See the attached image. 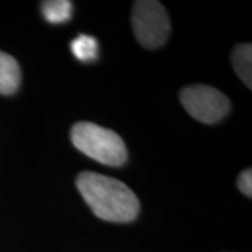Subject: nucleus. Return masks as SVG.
<instances>
[{
  "label": "nucleus",
  "mask_w": 252,
  "mask_h": 252,
  "mask_svg": "<svg viewBox=\"0 0 252 252\" xmlns=\"http://www.w3.org/2000/svg\"><path fill=\"white\" fill-rule=\"evenodd\" d=\"M76 187L95 216L112 223L133 221L140 203L133 190L124 182L98 172L77 175Z\"/></svg>",
  "instance_id": "obj_1"
},
{
  "label": "nucleus",
  "mask_w": 252,
  "mask_h": 252,
  "mask_svg": "<svg viewBox=\"0 0 252 252\" xmlns=\"http://www.w3.org/2000/svg\"><path fill=\"white\" fill-rule=\"evenodd\" d=\"M72 143L90 158L109 167H121L127 160L122 137L114 130L91 122H79L72 127Z\"/></svg>",
  "instance_id": "obj_2"
},
{
  "label": "nucleus",
  "mask_w": 252,
  "mask_h": 252,
  "mask_svg": "<svg viewBox=\"0 0 252 252\" xmlns=\"http://www.w3.org/2000/svg\"><path fill=\"white\" fill-rule=\"evenodd\" d=\"M132 27L140 45L157 49L170 34V18L160 1L140 0L132 10Z\"/></svg>",
  "instance_id": "obj_3"
},
{
  "label": "nucleus",
  "mask_w": 252,
  "mask_h": 252,
  "mask_svg": "<svg viewBox=\"0 0 252 252\" xmlns=\"http://www.w3.org/2000/svg\"><path fill=\"white\" fill-rule=\"evenodd\" d=\"M180 99L189 115L202 124H216L228 114L230 99L221 91L206 84H193L182 89Z\"/></svg>",
  "instance_id": "obj_4"
},
{
  "label": "nucleus",
  "mask_w": 252,
  "mask_h": 252,
  "mask_svg": "<svg viewBox=\"0 0 252 252\" xmlns=\"http://www.w3.org/2000/svg\"><path fill=\"white\" fill-rule=\"evenodd\" d=\"M21 72L17 61L9 54L0 51V94L11 95L18 90Z\"/></svg>",
  "instance_id": "obj_5"
},
{
  "label": "nucleus",
  "mask_w": 252,
  "mask_h": 252,
  "mask_svg": "<svg viewBox=\"0 0 252 252\" xmlns=\"http://www.w3.org/2000/svg\"><path fill=\"white\" fill-rule=\"evenodd\" d=\"M231 64L237 76L243 80L244 84L252 89V45L240 44L231 52Z\"/></svg>",
  "instance_id": "obj_6"
},
{
  "label": "nucleus",
  "mask_w": 252,
  "mask_h": 252,
  "mask_svg": "<svg viewBox=\"0 0 252 252\" xmlns=\"http://www.w3.org/2000/svg\"><path fill=\"white\" fill-rule=\"evenodd\" d=\"M42 16L51 24H62L72 17L73 4L69 0H48L42 3Z\"/></svg>",
  "instance_id": "obj_7"
},
{
  "label": "nucleus",
  "mask_w": 252,
  "mask_h": 252,
  "mask_svg": "<svg viewBox=\"0 0 252 252\" xmlns=\"http://www.w3.org/2000/svg\"><path fill=\"white\" fill-rule=\"evenodd\" d=\"M73 55L81 62H93L98 56V42L94 36L79 35L70 44Z\"/></svg>",
  "instance_id": "obj_8"
},
{
  "label": "nucleus",
  "mask_w": 252,
  "mask_h": 252,
  "mask_svg": "<svg viewBox=\"0 0 252 252\" xmlns=\"http://www.w3.org/2000/svg\"><path fill=\"white\" fill-rule=\"evenodd\" d=\"M237 185H238V189L243 192L247 198H251L252 196V171H251V168H248V170H244V171L240 174L238 181H237Z\"/></svg>",
  "instance_id": "obj_9"
}]
</instances>
